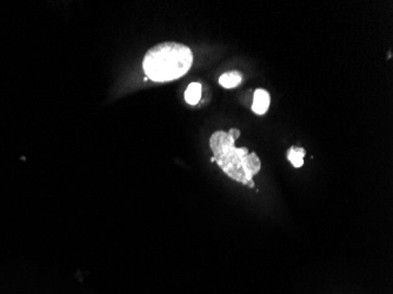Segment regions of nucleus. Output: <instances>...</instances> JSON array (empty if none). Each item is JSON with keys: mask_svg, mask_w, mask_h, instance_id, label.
I'll return each instance as SVG.
<instances>
[{"mask_svg": "<svg viewBox=\"0 0 393 294\" xmlns=\"http://www.w3.org/2000/svg\"><path fill=\"white\" fill-rule=\"evenodd\" d=\"M235 144V139L228 132H214L210 138V147L216 160L214 163H217L228 178L253 187L252 178L259 173L262 168L259 157L256 153H250L247 147L237 148Z\"/></svg>", "mask_w": 393, "mask_h": 294, "instance_id": "f257e3e1", "label": "nucleus"}, {"mask_svg": "<svg viewBox=\"0 0 393 294\" xmlns=\"http://www.w3.org/2000/svg\"><path fill=\"white\" fill-rule=\"evenodd\" d=\"M194 54L180 42H160L148 49L143 60V70L148 79L157 83L176 81L190 71Z\"/></svg>", "mask_w": 393, "mask_h": 294, "instance_id": "f03ea898", "label": "nucleus"}, {"mask_svg": "<svg viewBox=\"0 0 393 294\" xmlns=\"http://www.w3.org/2000/svg\"><path fill=\"white\" fill-rule=\"evenodd\" d=\"M271 98L269 92L265 91L263 88H258L254 91L253 95L252 111L258 114L263 116L267 112V110L270 107Z\"/></svg>", "mask_w": 393, "mask_h": 294, "instance_id": "7ed1b4c3", "label": "nucleus"}, {"mask_svg": "<svg viewBox=\"0 0 393 294\" xmlns=\"http://www.w3.org/2000/svg\"><path fill=\"white\" fill-rule=\"evenodd\" d=\"M242 76L238 71L224 74L219 78V84L224 88H235L242 84Z\"/></svg>", "mask_w": 393, "mask_h": 294, "instance_id": "20e7f679", "label": "nucleus"}, {"mask_svg": "<svg viewBox=\"0 0 393 294\" xmlns=\"http://www.w3.org/2000/svg\"><path fill=\"white\" fill-rule=\"evenodd\" d=\"M305 148H303V147H290L288 151V161L291 163L293 167H302L303 165H304V157H305Z\"/></svg>", "mask_w": 393, "mask_h": 294, "instance_id": "39448f33", "label": "nucleus"}, {"mask_svg": "<svg viewBox=\"0 0 393 294\" xmlns=\"http://www.w3.org/2000/svg\"><path fill=\"white\" fill-rule=\"evenodd\" d=\"M201 97V85L199 83H192L185 91V100L190 105H196Z\"/></svg>", "mask_w": 393, "mask_h": 294, "instance_id": "423d86ee", "label": "nucleus"}, {"mask_svg": "<svg viewBox=\"0 0 393 294\" xmlns=\"http://www.w3.org/2000/svg\"><path fill=\"white\" fill-rule=\"evenodd\" d=\"M228 134H231V137L237 141L238 139L239 136H240V131L237 130V129H231V130L228 131Z\"/></svg>", "mask_w": 393, "mask_h": 294, "instance_id": "0eeeda50", "label": "nucleus"}]
</instances>
